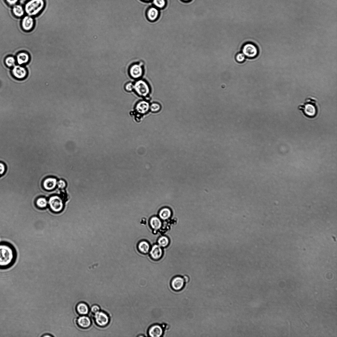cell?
Segmentation results:
<instances>
[{
  "mask_svg": "<svg viewBox=\"0 0 337 337\" xmlns=\"http://www.w3.org/2000/svg\"><path fill=\"white\" fill-rule=\"evenodd\" d=\"M17 253L14 247L10 243H0V269H8L15 263Z\"/></svg>",
  "mask_w": 337,
  "mask_h": 337,
  "instance_id": "cell-1",
  "label": "cell"
},
{
  "mask_svg": "<svg viewBox=\"0 0 337 337\" xmlns=\"http://www.w3.org/2000/svg\"><path fill=\"white\" fill-rule=\"evenodd\" d=\"M298 108L303 116L310 120L316 118L319 115V104L316 98L309 97L298 105Z\"/></svg>",
  "mask_w": 337,
  "mask_h": 337,
  "instance_id": "cell-2",
  "label": "cell"
},
{
  "mask_svg": "<svg viewBox=\"0 0 337 337\" xmlns=\"http://www.w3.org/2000/svg\"><path fill=\"white\" fill-rule=\"evenodd\" d=\"M45 5V0H28L24 8L27 15L33 17L39 14L44 9Z\"/></svg>",
  "mask_w": 337,
  "mask_h": 337,
  "instance_id": "cell-3",
  "label": "cell"
},
{
  "mask_svg": "<svg viewBox=\"0 0 337 337\" xmlns=\"http://www.w3.org/2000/svg\"><path fill=\"white\" fill-rule=\"evenodd\" d=\"M48 203L49 209L53 213H61L64 209V201L59 196H54L49 198Z\"/></svg>",
  "mask_w": 337,
  "mask_h": 337,
  "instance_id": "cell-4",
  "label": "cell"
},
{
  "mask_svg": "<svg viewBox=\"0 0 337 337\" xmlns=\"http://www.w3.org/2000/svg\"><path fill=\"white\" fill-rule=\"evenodd\" d=\"M242 53L248 58H254L257 57L259 49L256 45L252 43H248L242 46Z\"/></svg>",
  "mask_w": 337,
  "mask_h": 337,
  "instance_id": "cell-5",
  "label": "cell"
},
{
  "mask_svg": "<svg viewBox=\"0 0 337 337\" xmlns=\"http://www.w3.org/2000/svg\"><path fill=\"white\" fill-rule=\"evenodd\" d=\"M134 89L137 94L142 97H146L150 92L148 85L143 80L137 81L134 85Z\"/></svg>",
  "mask_w": 337,
  "mask_h": 337,
  "instance_id": "cell-6",
  "label": "cell"
},
{
  "mask_svg": "<svg viewBox=\"0 0 337 337\" xmlns=\"http://www.w3.org/2000/svg\"><path fill=\"white\" fill-rule=\"evenodd\" d=\"M12 73L14 77L18 79L26 78L28 74L26 68L19 65H15L12 68Z\"/></svg>",
  "mask_w": 337,
  "mask_h": 337,
  "instance_id": "cell-7",
  "label": "cell"
},
{
  "mask_svg": "<svg viewBox=\"0 0 337 337\" xmlns=\"http://www.w3.org/2000/svg\"><path fill=\"white\" fill-rule=\"evenodd\" d=\"M94 314L95 320L98 326L103 327L108 325L109 319L107 314L103 312L99 311Z\"/></svg>",
  "mask_w": 337,
  "mask_h": 337,
  "instance_id": "cell-8",
  "label": "cell"
},
{
  "mask_svg": "<svg viewBox=\"0 0 337 337\" xmlns=\"http://www.w3.org/2000/svg\"><path fill=\"white\" fill-rule=\"evenodd\" d=\"M35 21L33 17L28 15L24 16L21 21V27L26 32H30L34 27Z\"/></svg>",
  "mask_w": 337,
  "mask_h": 337,
  "instance_id": "cell-9",
  "label": "cell"
},
{
  "mask_svg": "<svg viewBox=\"0 0 337 337\" xmlns=\"http://www.w3.org/2000/svg\"><path fill=\"white\" fill-rule=\"evenodd\" d=\"M129 72L131 77L135 79L141 78L143 74V69L141 65L134 64L130 67Z\"/></svg>",
  "mask_w": 337,
  "mask_h": 337,
  "instance_id": "cell-10",
  "label": "cell"
},
{
  "mask_svg": "<svg viewBox=\"0 0 337 337\" xmlns=\"http://www.w3.org/2000/svg\"><path fill=\"white\" fill-rule=\"evenodd\" d=\"M185 281L184 278L180 276L174 278L172 281L171 286L173 289L176 291L181 290L184 288Z\"/></svg>",
  "mask_w": 337,
  "mask_h": 337,
  "instance_id": "cell-11",
  "label": "cell"
},
{
  "mask_svg": "<svg viewBox=\"0 0 337 337\" xmlns=\"http://www.w3.org/2000/svg\"><path fill=\"white\" fill-rule=\"evenodd\" d=\"M16 59L18 65H23L28 63L30 60V57L28 53L21 52L17 54Z\"/></svg>",
  "mask_w": 337,
  "mask_h": 337,
  "instance_id": "cell-12",
  "label": "cell"
},
{
  "mask_svg": "<svg viewBox=\"0 0 337 337\" xmlns=\"http://www.w3.org/2000/svg\"><path fill=\"white\" fill-rule=\"evenodd\" d=\"M159 14V12L158 9L154 7H151L147 11V17L150 21L153 22L158 19Z\"/></svg>",
  "mask_w": 337,
  "mask_h": 337,
  "instance_id": "cell-13",
  "label": "cell"
},
{
  "mask_svg": "<svg viewBox=\"0 0 337 337\" xmlns=\"http://www.w3.org/2000/svg\"><path fill=\"white\" fill-rule=\"evenodd\" d=\"M163 334V329L161 326L155 324L151 327L149 329L148 334L150 336L153 337H159Z\"/></svg>",
  "mask_w": 337,
  "mask_h": 337,
  "instance_id": "cell-14",
  "label": "cell"
},
{
  "mask_svg": "<svg viewBox=\"0 0 337 337\" xmlns=\"http://www.w3.org/2000/svg\"><path fill=\"white\" fill-rule=\"evenodd\" d=\"M149 107L150 105L148 102L142 101L137 104L136 109L139 113L143 114L147 113L149 109Z\"/></svg>",
  "mask_w": 337,
  "mask_h": 337,
  "instance_id": "cell-15",
  "label": "cell"
},
{
  "mask_svg": "<svg viewBox=\"0 0 337 337\" xmlns=\"http://www.w3.org/2000/svg\"><path fill=\"white\" fill-rule=\"evenodd\" d=\"M57 179L49 178L46 179L43 183V187L47 190H51L54 189L57 185Z\"/></svg>",
  "mask_w": 337,
  "mask_h": 337,
  "instance_id": "cell-16",
  "label": "cell"
},
{
  "mask_svg": "<svg viewBox=\"0 0 337 337\" xmlns=\"http://www.w3.org/2000/svg\"><path fill=\"white\" fill-rule=\"evenodd\" d=\"M77 323L80 327L83 328H87L90 326L91 321L88 317L83 316L78 318Z\"/></svg>",
  "mask_w": 337,
  "mask_h": 337,
  "instance_id": "cell-17",
  "label": "cell"
},
{
  "mask_svg": "<svg viewBox=\"0 0 337 337\" xmlns=\"http://www.w3.org/2000/svg\"><path fill=\"white\" fill-rule=\"evenodd\" d=\"M12 12L15 17L18 18L23 17L26 13L24 7L22 5L18 4L13 6Z\"/></svg>",
  "mask_w": 337,
  "mask_h": 337,
  "instance_id": "cell-18",
  "label": "cell"
},
{
  "mask_svg": "<svg viewBox=\"0 0 337 337\" xmlns=\"http://www.w3.org/2000/svg\"><path fill=\"white\" fill-rule=\"evenodd\" d=\"M150 254L153 259L156 260L158 259L162 256V249L159 246L155 245L153 247Z\"/></svg>",
  "mask_w": 337,
  "mask_h": 337,
  "instance_id": "cell-19",
  "label": "cell"
},
{
  "mask_svg": "<svg viewBox=\"0 0 337 337\" xmlns=\"http://www.w3.org/2000/svg\"><path fill=\"white\" fill-rule=\"evenodd\" d=\"M78 313L80 315H85L88 313L89 309L88 305L84 303L78 304L77 306Z\"/></svg>",
  "mask_w": 337,
  "mask_h": 337,
  "instance_id": "cell-20",
  "label": "cell"
},
{
  "mask_svg": "<svg viewBox=\"0 0 337 337\" xmlns=\"http://www.w3.org/2000/svg\"><path fill=\"white\" fill-rule=\"evenodd\" d=\"M35 205L36 207L38 209H45L48 205V201L44 197H40L36 199Z\"/></svg>",
  "mask_w": 337,
  "mask_h": 337,
  "instance_id": "cell-21",
  "label": "cell"
},
{
  "mask_svg": "<svg viewBox=\"0 0 337 337\" xmlns=\"http://www.w3.org/2000/svg\"><path fill=\"white\" fill-rule=\"evenodd\" d=\"M151 225L152 227L154 229L157 230L159 229L162 225V223L158 218L157 217H153L151 219Z\"/></svg>",
  "mask_w": 337,
  "mask_h": 337,
  "instance_id": "cell-22",
  "label": "cell"
},
{
  "mask_svg": "<svg viewBox=\"0 0 337 337\" xmlns=\"http://www.w3.org/2000/svg\"><path fill=\"white\" fill-rule=\"evenodd\" d=\"M16 62V58L13 56H8L5 58L4 63L6 66L9 68H13L15 65Z\"/></svg>",
  "mask_w": 337,
  "mask_h": 337,
  "instance_id": "cell-23",
  "label": "cell"
},
{
  "mask_svg": "<svg viewBox=\"0 0 337 337\" xmlns=\"http://www.w3.org/2000/svg\"><path fill=\"white\" fill-rule=\"evenodd\" d=\"M171 211L169 209L164 208L160 211L159 216L162 219L166 220L171 217Z\"/></svg>",
  "mask_w": 337,
  "mask_h": 337,
  "instance_id": "cell-24",
  "label": "cell"
},
{
  "mask_svg": "<svg viewBox=\"0 0 337 337\" xmlns=\"http://www.w3.org/2000/svg\"><path fill=\"white\" fill-rule=\"evenodd\" d=\"M138 248L141 252L146 254L149 251V245L147 242L142 241L138 245Z\"/></svg>",
  "mask_w": 337,
  "mask_h": 337,
  "instance_id": "cell-25",
  "label": "cell"
},
{
  "mask_svg": "<svg viewBox=\"0 0 337 337\" xmlns=\"http://www.w3.org/2000/svg\"><path fill=\"white\" fill-rule=\"evenodd\" d=\"M153 3L155 7L159 9L164 8L166 5L165 0H153Z\"/></svg>",
  "mask_w": 337,
  "mask_h": 337,
  "instance_id": "cell-26",
  "label": "cell"
},
{
  "mask_svg": "<svg viewBox=\"0 0 337 337\" xmlns=\"http://www.w3.org/2000/svg\"><path fill=\"white\" fill-rule=\"evenodd\" d=\"M168 239L165 236L161 237L158 240V243L159 245L162 247H165L168 244Z\"/></svg>",
  "mask_w": 337,
  "mask_h": 337,
  "instance_id": "cell-27",
  "label": "cell"
},
{
  "mask_svg": "<svg viewBox=\"0 0 337 337\" xmlns=\"http://www.w3.org/2000/svg\"><path fill=\"white\" fill-rule=\"evenodd\" d=\"M161 109L160 105L157 103H153L150 105L149 109L153 112L156 113L159 111Z\"/></svg>",
  "mask_w": 337,
  "mask_h": 337,
  "instance_id": "cell-28",
  "label": "cell"
},
{
  "mask_svg": "<svg viewBox=\"0 0 337 337\" xmlns=\"http://www.w3.org/2000/svg\"><path fill=\"white\" fill-rule=\"evenodd\" d=\"M246 58L245 55L242 53H239L236 54L235 58L237 62L242 63L245 61Z\"/></svg>",
  "mask_w": 337,
  "mask_h": 337,
  "instance_id": "cell-29",
  "label": "cell"
},
{
  "mask_svg": "<svg viewBox=\"0 0 337 337\" xmlns=\"http://www.w3.org/2000/svg\"><path fill=\"white\" fill-rule=\"evenodd\" d=\"M4 1L8 5L10 6H13L17 4V3L19 1V0H4Z\"/></svg>",
  "mask_w": 337,
  "mask_h": 337,
  "instance_id": "cell-30",
  "label": "cell"
},
{
  "mask_svg": "<svg viewBox=\"0 0 337 337\" xmlns=\"http://www.w3.org/2000/svg\"><path fill=\"white\" fill-rule=\"evenodd\" d=\"M125 89L128 92L132 91L134 89V85L132 83H127L125 86Z\"/></svg>",
  "mask_w": 337,
  "mask_h": 337,
  "instance_id": "cell-31",
  "label": "cell"
},
{
  "mask_svg": "<svg viewBox=\"0 0 337 337\" xmlns=\"http://www.w3.org/2000/svg\"><path fill=\"white\" fill-rule=\"evenodd\" d=\"M57 185L58 188L61 189H64L66 186V184L65 181L62 180L59 181L57 183Z\"/></svg>",
  "mask_w": 337,
  "mask_h": 337,
  "instance_id": "cell-32",
  "label": "cell"
},
{
  "mask_svg": "<svg viewBox=\"0 0 337 337\" xmlns=\"http://www.w3.org/2000/svg\"><path fill=\"white\" fill-rule=\"evenodd\" d=\"M6 170L5 166L4 164L0 162V177L2 176L5 172Z\"/></svg>",
  "mask_w": 337,
  "mask_h": 337,
  "instance_id": "cell-33",
  "label": "cell"
},
{
  "mask_svg": "<svg viewBox=\"0 0 337 337\" xmlns=\"http://www.w3.org/2000/svg\"><path fill=\"white\" fill-rule=\"evenodd\" d=\"M99 307L98 305H93L91 308V311L92 313L94 314L98 313V312L99 311Z\"/></svg>",
  "mask_w": 337,
  "mask_h": 337,
  "instance_id": "cell-34",
  "label": "cell"
},
{
  "mask_svg": "<svg viewBox=\"0 0 337 337\" xmlns=\"http://www.w3.org/2000/svg\"><path fill=\"white\" fill-rule=\"evenodd\" d=\"M184 280L185 282L186 283H188L189 282V278L188 276H184Z\"/></svg>",
  "mask_w": 337,
  "mask_h": 337,
  "instance_id": "cell-35",
  "label": "cell"
},
{
  "mask_svg": "<svg viewBox=\"0 0 337 337\" xmlns=\"http://www.w3.org/2000/svg\"><path fill=\"white\" fill-rule=\"evenodd\" d=\"M183 1H185V2H188V1H190V0H183Z\"/></svg>",
  "mask_w": 337,
  "mask_h": 337,
  "instance_id": "cell-36",
  "label": "cell"
},
{
  "mask_svg": "<svg viewBox=\"0 0 337 337\" xmlns=\"http://www.w3.org/2000/svg\"><path fill=\"white\" fill-rule=\"evenodd\" d=\"M143 1H150V0H143Z\"/></svg>",
  "mask_w": 337,
  "mask_h": 337,
  "instance_id": "cell-37",
  "label": "cell"
}]
</instances>
